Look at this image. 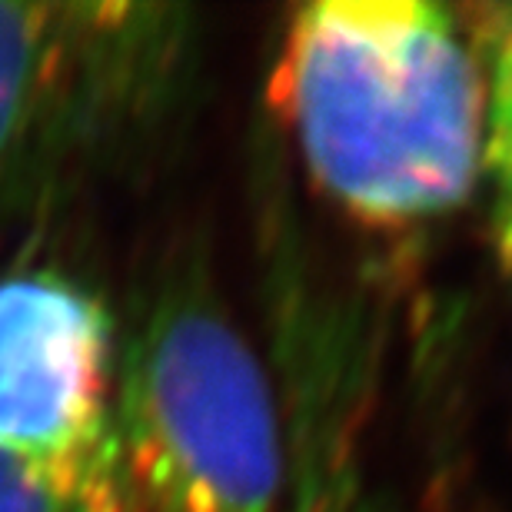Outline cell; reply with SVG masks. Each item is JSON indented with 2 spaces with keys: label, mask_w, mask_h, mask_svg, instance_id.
I'll return each mask as SVG.
<instances>
[{
  "label": "cell",
  "mask_w": 512,
  "mask_h": 512,
  "mask_svg": "<svg viewBox=\"0 0 512 512\" xmlns=\"http://www.w3.org/2000/svg\"><path fill=\"white\" fill-rule=\"evenodd\" d=\"M114 439L130 512H276L270 386L203 296H163L117 353Z\"/></svg>",
  "instance_id": "cell-2"
},
{
  "label": "cell",
  "mask_w": 512,
  "mask_h": 512,
  "mask_svg": "<svg viewBox=\"0 0 512 512\" xmlns=\"http://www.w3.org/2000/svg\"><path fill=\"white\" fill-rule=\"evenodd\" d=\"M167 10L117 0H0V223L47 200L147 107Z\"/></svg>",
  "instance_id": "cell-3"
},
{
  "label": "cell",
  "mask_w": 512,
  "mask_h": 512,
  "mask_svg": "<svg viewBox=\"0 0 512 512\" xmlns=\"http://www.w3.org/2000/svg\"><path fill=\"white\" fill-rule=\"evenodd\" d=\"M0 512H130L124 496L90 493L0 453Z\"/></svg>",
  "instance_id": "cell-6"
},
{
  "label": "cell",
  "mask_w": 512,
  "mask_h": 512,
  "mask_svg": "<svg viewBox=\"0 0 512 512\" xmlns=\"http://www.w3.org/2000/svg\"><path fill=\"white\" fill-rule=\"evenodd\" d=\"M117 340L104 303L54 270L0 276V453L74 489L124 496Z\"/></svg>",
  "instance_id": "cell-4"
},
{
  "label": "cell",
  "mask_w": 512,
  "mask_h": 512,
  "mask_svg": "<svg viewBox=\"0 0 512 512\" xmlns=\"http://www.w3.org/2000/svg\"><path fill=\"white\" fill-rule=\"evenodd\" d=\"M486 163L496 183V220L499 240L512 273V10L503 44L493 60L489 84V117H486Z\"/></svg>",
  "instance_id": "cell-5"
},
{
  "label": "cell",
  "mask_w": 512,
  "mask_h": 512,
  "mask_svg": "<svg viewBox=\"0 0 512 512\" xmlns=\"http://www.w3.org/2000/svg\"><path fill=\"white\" fill-rule=\"evenodd\" d=\"M276 100L313 177L370 223L456 207L486 157L489 90L443 7L333 0L293 17Z\"/></svg>",
  "instance_id": "cell-1"
}]
</instances>
